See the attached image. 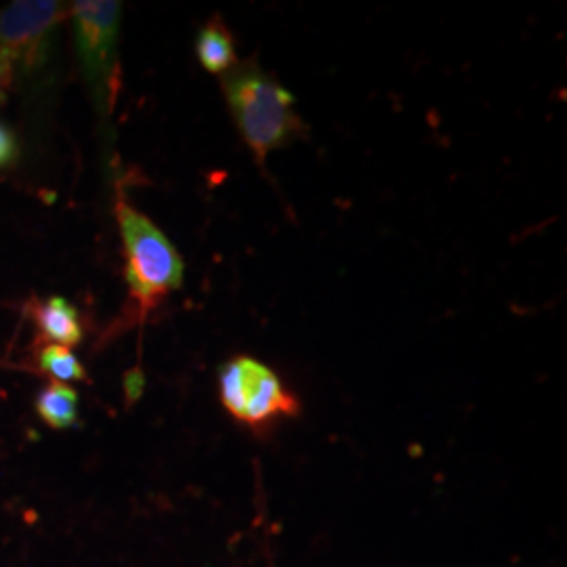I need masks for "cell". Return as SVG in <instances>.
<instances>
[{
    "mask_svg": "<svg viewBox=\"0 0 567 567\" xmlns=\"http://www.w3.org/2000/svg\"><path fill=\"white\" fill-rule=\"evenodd\" d=\"M225 102L244 143L259 163L305 135V122L288 89L255 61L236 63L224 74Z\"/></svg>",
    "mask_w": 567,
    "mask_h": 567,
    "instance_id": "6da1fadb",
    "label": "cell"
},
{
    "mask_svg": "<svg viewBox=\"0 0 567 567\" xmlns=\"http://www.w3.org/2000/svg\"><path fill=\"white\" fill-rule=\"evenodd\" d=\"M116 217L126 257V284L143 311L152 309L168 292L182 288L185 271L182 255L163 231L131 204L118 200Z\"/></svg>",
    "mask_w": 567,
    "mask_h": 567,
    "instance_id": "7a4b0ae2",
    "label": "cell"
},
{
    "mask_svg": "<svg viewBox=\"0 0 567 567\" xmlns=\"http://www.w3.org/2000/svg\"><path fill=\"white\" fill-rule=\"evenodd\" d=\"M219 391L225 410L244 425L261 426L278 416L299 414V400L278 374L252 358H234L221 368Z\"/></svg>",
    "mask_w": 567,
    "mask_h": 567,
    "instance_id": "3957f363",
    "label": "cell"
},
{
    "mask_svg": "<svg viewBox=\"0 0 567 567\" xmlns=\"http://www.w3.org/2000/svg\"><path fill=\"white\" fill-rule=\"evenodd\" d=\"M74 37L84 76L100 105L110 95V81L116 65L121 2H74Z\"/></svg>",
    "mask_w": 567,
    "mask_h": 567,
    "instance_id": "277c9868",
    "label": "cell"
},
{
    "mask_svg": "<svg viewBox=\"0 0 567 567\" xmlns=\"http://www.w3.org/2000/svg\"><path fill=\"white\" fill-rule=\"evenodd\" d=\"M58 2H13L0 13V51L16 65H32L60 20Z\"/></svg>",
    "mask_w": 567,
    "mask_h": 567,
    "instance_id": "5b68a950",
    "label": "cell"
},
{
    "mask_svg": "<svg viewBox=\"0 0 567 567\" xmlns=\"http://www.w3.org/2000/svg\"><path fill=\"white\" fill-rule=\"evenodd\" d=\"M34 320L42 334L61 347H74L82 341V324L79 309L68 303L63 297H49L37 307Z\"/></svg>",
    "mask_w": 567,
    "mask_h": 567,
    "instance_id": "8992f818",
    "label": "cell"
},
{
    "mask_svg": "<svg viewBox=\"0 0 567 567\" xmlns=\"http://www.w3.org/2000/svg\"><path fill=\"white\" fill-rule=\"evenodd\" d=\"M196 55L210 74H227L236 63V44L224 21H208L196 39Z\"/></svg>",
    "mask_w": 567,
    "mask_h": 567,
    "instance_id": "52a82bcc",
    "label": "cell"
},
{
    "mask_svg": "<svg viewBox=\"0 0 567 567\" xmlns=\"http://www.w3.org/2000/svg\"><path fill=\"white\" fill-rule=\"evenodd\" d=\"M37 412L53 429H70L79 421V393L72 386L51 381L37 398Z\"/></svg>",
    "mask_w": 567,
    "mask_h": 567,
    "instance_id": "ba28073f",
    "label": "cell"
},
{
    "mask_svg": "<svg viewBox=\"0 0 567 567\" xmlns=\"http://www.w3.org/2000/svg\"><path fill=\"white\" fill-rule=\"evenodd\" d=\"M39 365L60 383L86 381V370L82 368L79 358L68 347H61V344H47L41 351Z\"/></svg>",
    "mask_w": 567,
    "mask_h": 567,
    "instance_id": "9c48e42d",
    "label": "cell"
},
{
    "mask_svg": "<svg viewBox=\"0 0 567 567\" xmlns=\"http://www.w3.org/2000/svg\"><path fill=\"white\" fill-rule=\"evenodd\" d=\"M143 386H145V374L142 368H131L124 374V393H126V404L133 405L140 402L143 395Z\"/></svg>",
    "mask_w": 567,
    "mask_h": 567,
    "instance_id": "30bf717a",
    "label": "cell"
},
{
    "mask_svg": "<svg viewBox=\"0 0 567 567\" xmlns=\"http://www.w3.org/2000/svg\"><path fill=\"white\" fill-rule=\"evenodd\" d=\"M16 158H18V142L13 133L0 124V168L13 164Z\"/></svg>",
    "mask_w": 567,
    "mask_h": 567,
    "instance_id": "8fae6325",
    "label": "cell"
},
{
    "mask_svg": "<svg viewBox=\"0 0 567 567\" xmlns=\"http://www.w3.org/2000/svg\"><path fill=\"white\" fill-rule=\"evenodd\" d=\"M11 74H13V63L0 51V103L4 102V97H7Z\"/></svg>",
    "mask_w": 567,
    "mask_h": 567,
    "instance_id": "7c38bea8",
    "label": "cell"
}]
</instances>
